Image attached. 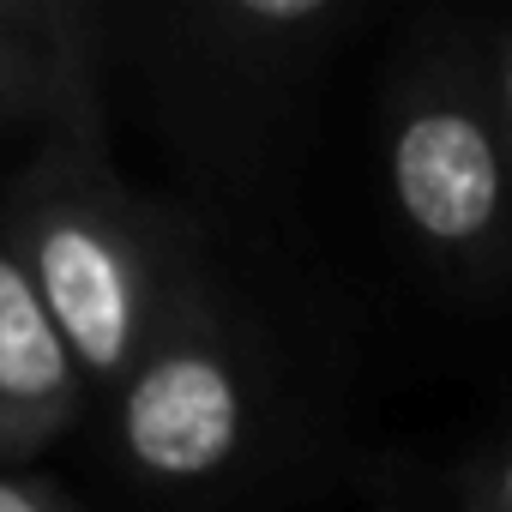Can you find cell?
<instances>
[{
    "mask_svg": "<svg viewBox=\"0 0 512 512\" xmlns=\"http://www.w3.org/2000/svg\"><path fill=\"white\" fill-rule=\"evenodd\" d=\"M362 25V0L103 7V67L133 85L187 205L223 229L296 193L320 91Z\"/></svg>",
    "mask_w": 512,
    "mask_h": 512,
    "instance_id": "cell-1",
    "label": "cell"
},
{
    "mask_svg": "<svg viewBox=\"0 0 512 512\" xmlns=\"http://www.w3.org/2000/svg\"><path fill=\"white\" fill-rule=\"evenodd\" d=\"M103 404L115 476L163 512L241 506L308 446L290 338L223 266V241L187 272L157 338Z\"/></svg>",
    "mask_w": 512,
    "mask_h": 512,
    "instance_id": "cell-2",
    "label": "cell"
},
{
    "mask_svg": "<svg viewBox=\"0 0 512 512\" xmlns=\"http://www.w3.org/2000/svg\"><path fill=\"white\" fill-rule=\"evenodd\" d=\"M0 247L37 290L91 398H109L157 338L187 272L217 247V223L187 199L133 187L109 151L103 103H85L43 127L7 175Z\"/></svg>",
    "mask_w": 512,
    "mask_h": 512,
    "instance_id": "cell-3",
    "label": "cell"
},
{
    "mask_svg": "<svg viewBox=\"0 0 512 512\" xmlns=\"http://www.w3.org/2000/svg\"><path fill=\"white\" fill-rule=\"evenodd\" d=\"M380 187L410 260L464 302L512 296V127L482 37L416 19L374 97Z\"/></svg>",
    "mask_w": 512,
    "mask_h": 512,
    "instance_id": "cell-4",
    "label": "cell"
},
{
    "mask_svg": "<svg viewBox=\"0 0 512 512\" xmlns=\"http://www.w3.org/2000/svg\"><path fill=\"white\" fill-rule=\"evenodd\" d=\"M103 7L97 0H0V133L55 127L103 103Z\"/></svg>",
    "mask_w": 512,
    "mask_h": 512,
    "instance_id": "cell-5",
    "label": "cell"
},
{
    "mask_svg": "<svg viewBox=\"0 0 512 512\" xmlns=\"http://www.w3.org/2000/svg\"><path fill=\"white\" fill-rule=\"evenodd\" d=\"M91 386L61 344L55 320L43 314L37 290L0 247V470L49 452L79 428Z\"/></svg>",
    "mask_w": 512,
    "mask_h": 512,
    "instance_id": "cell-6",
    "label": "cell"
},
{
    "mask_svg": "<svg viewBox=\"0 0 512 512\" xmlns=\"http://www.w3.org/2000/svg\"><path fill=\"white\" fill-rule=\"evenodd\" d=\"M440 500L446 512H512V422L470 440L440 470Z\"/></svg>",
    "mask_w": 512,
    "mask_h": 512,
    "instance_id": "cell-7",
    "label": "cell"
},
{
    "mask_svg": "<svg viewBox=\"0 0 512 512\" xmlns=\"http://www.w3.org/2000/svg\"><path fill=\"white\" fill-rule=\"evenodd\" d=\"M0 512H85L61 482L31 470H0Z\"/></svg>",
    "mask_w": 512,
    "mask_h": 512,
    "instance_id": "cell-8",
    "label": "cell"
},
{
    "mask_svg": "<svg viewBox=\"0 0 512 512\" xmlns=\"http://www.w3.org/2000/svg\"><path fill=\"white\" fill-rule=\"evenodd\" d=\"M476 37H482V61H488V79H494L500 115H506V127H512V19L476 25Z\"/></svg>",
    "mask_w": 512,
    "mask_h": 512,
    "instance_id": "cell-9",
    "label": "cell"
}]
</instances>
